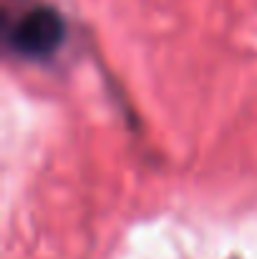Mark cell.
I'll return each mask as SVG.
<instances>
[{"label": "cell", "instance_id": "cell-1", "mask_svg": "<svg viewBox=\"0 0 257 259\" xmlns=\"http://www.w3.org/2000/svg\"><path fill=\"white\" fill-rule=\"evenodd\" d=\"M3 40L10 53L25 61L51 58L66 40L63 15L48 3H5Z\"/></svg>", "mask_w": 257, "mask_h": 259}]
</instances>
